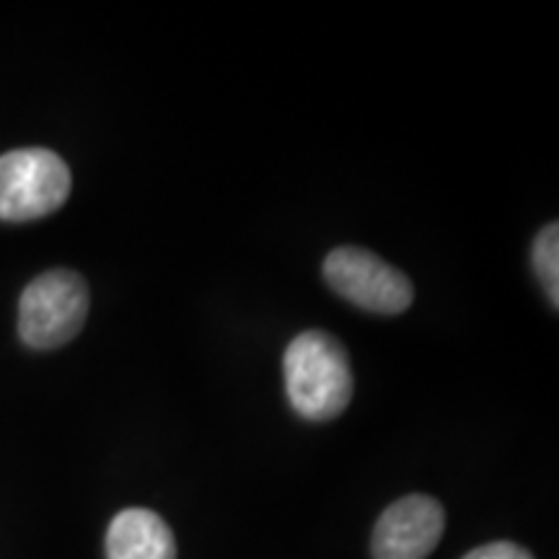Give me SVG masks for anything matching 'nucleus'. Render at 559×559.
Wrapping results in <instances>:
<instances>
[{
  "label": "nucleus",
  "instance_id": "obj_1",
  "mask_svg": "<svg viewBox=\"0 0 559 559\" xmlns=\"http://www.w3.org/2000/svg\"><path fill=\"white\" fill-rule=\"evenodd\" d=\"M285 391L293 409L311 423L340 417L353 400V368L332 334L309 330L298 334L283 358Z\"/></svg>",
  "mask_w": 559,
  "mask_h": 559
},
{
  "label": "nucleus",
  "instance_id": "obj_2",
  "mask_svg": "<svg viewBox=\"0 0 559 559\" xmlns=\"http://www.w3.org/2000/svg\"><path fill=\"white\" fill-rule=\"evenodd\" d=\"M86 317V280L73 270H50L21 293L19 334L34 349H55L79 337Z\"/></svg>",
  "mask_w": 559,
  "mask_h": 559
},
{
  "label": "nucleus",
  "instance_id": "obj_3",
  "mask_svg": "<svg viewBox=\"0 0 559 559\" xmlns=\"http://www.w3.org/2000/svg\"><path fill=\"white\" fill-rule=\"evenodd\" d=\"M70 169L58 153L21 148L0 156V221H37L62 207Z\"/></svg>",
  "mask_w": 559,
  "mask_h": 559
},
{
  "label": "nucleus",
  "instance_id": "obj_4",
  "mask_svg": "<svg viewBox=\"0 0 559 559\" xmlns=\"http://www.w3.org/2000/svg\"><path fill=\"white\" fill-rule=\"evenodd\" d=\"M324 280L330 288L362 311L396 317L415 300L409 277L360 247H340L324 260Z\"/></svg>",
  "mask_w": 559,
  "mask_h": 559
},
{
  "label": "nucleus",
  "instance_id": "obj_5",
  "mask_svg": "<svg viewBox=\"0 0 559 559\" xmlns=\"http://www.w3.org/2000/svg\"><path fill=\"white\" fill-rule=\"evenodd\" d=\"M445 510L428 495H407L381 513L373 528V559H425L443 539Z\"/></svg>",
  "mask_w": 559,
  "mask_h": 559
},
{
  "label": "nucleus",
  "instance_id": "obj_6",
  "mask_svg": "<svg viewBox=\"0 0 559 559\" xmlns=\"http://www.w3.org/2000/svg\"><path fill=\"white\" fill-rule=\"evenodd\" d=\"M107 559H177V542L158 513L128 508L109 523Z\"/></svg>",
  "mask_w": 559,
  "mask_h": 559
},
{
  "label": "nucleus",
  "instance_id": "obj_7",
  "mask_svg": "<svg viewBox=\"0 0 559 559\" xmlns=\"http://www.w3.org/2000/svg\"><path fill=\"white\" fill-rule=\"evenodd\" d=\"M534 270L539 275L551 306H559V226L549 223L534 241Z\"/></svg>",
  "mask_w": 559,
  "mask_h": 559
},
{
  "label": "nucleus",
  "instance_id": "obj_8",
  "mask_svg": "<svg viewBox=\"0 0 559 559\" xmlns=\"http://www.w3.org/2000/svg\"><path fill=\"white\" fill-rule=\"evenodd\" d=\"M461 559H534L528 549L519 547V544L510 542H495V544H485V547L472 549L469 555Z\"/></svg>",
  "mask_w": 559,
  "mask_h": 559
}]
</instances>
